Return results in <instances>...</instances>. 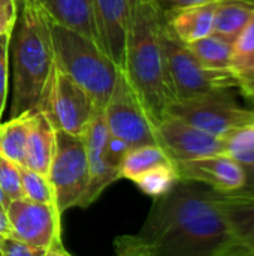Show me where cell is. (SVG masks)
<instances>
[{"label": "cell", "instance_id": "cell-1", "mask_svg": "<svg viewBox=\"0 0 254 256\" xmlns=\"http://www.w3.org/2000/svg\"><path fill=\"white\" fill-rule=\"evenodd\" d=\"M118 256H232V237L213 188L180 178L153 200L135 234L114 238Z\"/></svg>", "mask_w": 254, "mask_h": 256}, {"label": "cell", "instance_id": "cell-2", "mask_svg": "<svg viewBox=\"0 0 254 256\" xmlns=\"http://www.w3.org/2000/svg\"><path fill=\"white\" fill-rule=\"evenodd\" d=\"M124 72L154 126L177 100L160 42L163 9L157 0H127Z\"/></svg>", "mask_w": 254, "mask_h": 256}, {"label": "cell", "instance_id": "cell-3", "mask_svg": "<svg viewBox=\"0 0 254 256\" xmlns=\"http://www.w3.org/2000/svg\"><path fill=\"white\" fill-rule=\"evenodd\" d=\"M9 66L12 69L10 117L40 111L54 66V50L45 10L36 0H19L10 33Z\"/></svg>", "mask_w": 254, "mask_h": 256}, {"label": "cell", "instance_id": "cell-4", "mask_svg": "<svg viewBox=\"0 0 254 256\" xmlns=\"http://www.w3.org/2000/svg\"><path fill=\"white\" fill-rule=\"evenodd\" d=\"M46 18L55 64L91 96L97 108H105L120 69L96 42L54 21L48 14Z\"/></svg>", "mask_w": 254, "mask_h": 256}, {"label": "cell", "instance_id": "cell-5", "mask_svg": "<svg viewBox=\"0 0 254 256\" xmlns=\"http://www.w3.org/2000/svg\"><path fill=\"white\" fill-rule=\"evenodd\" d=\"M160 42L166 58L172 88L177 100L202 96L207 93L238 88L231 70L205 68L174 33L168 28L163 14L160 22Z\"/></svg>", "mask_w": 254, "mask_h": 256}, {"label": "cell", "instance_id": "cell-6", "mask_svg": "<svg viewBox=\"0 0 254 256\" xmlns=\"http://www.w3.org/2000/svg\"><path fill=\"white\" fill-rule=\"evenodd\" d=\"M48 178L52 184L55 206L61 214L69 208L81 207L90 182L84 136L55 130V150Z\"/></svg>", "mask_w": 254, "mask_h": 256}, {"label": "cell", "instance_id": "cell-7", "mask_svg": "<svg viewBox=\"0 0 254 256\" xmlns=\"http://www.w3.org/2000/svg\"><path fill=\"white\" fill-rule=\"evenodd\" d=\"M168 114L177 116L220 138H226L235 129L254 122V108L241 105L232 88L175 100Z\"/></svg>", "mask_w": 254, "mask_h": 256}, {"label": "cell", "instance_id": "cell-8", "mask_svg": "<svg viewBox=\"0 0 254 256\" xmlns=\"http://www.w3.org/2000/svg\"><path fill=\"white\" fill-rule=\"evenodd\" d=\"M94 110L91 96L54 62L40 106L54 129L84 136Z\"/></svg>", "mask_w": 254, "mask_h": 256}, {"label": "cell", "instance_id": "cell-9", "mask_svg": "<svg viewBox=\"0 0 254 256\" xmlns=\"http://www.w3.org/2000/svg\"><path fill=\"white\" fill-rule=\"evenodd\" d=\"M103 114L109 134L124 141L130 148L157 142L156 126L123 69L117 74Z\"/></svg>", "mask_w": 254, "mask_h": 256}, {"label": "cell", "instance_id": "cell-10", "mask_svg": "<svg viewBox=\"0 0 254 256\" xmlns=\"http://www.w3.org/2000/svg\"><path fill=\"white\" fill-rule=\"evenodd\" d=\"M12 236L48 252V256H67L61 242V213L55 204L27 198L12 200L7 207Z\"/></svg>", "mask_w": 254, "mask_h": 256}, {"label": "cell", "instance_id": "cell-11", "mask_svg": "<svg viewBox=\"0 0 254 256\" xmlns=\"http://www.w3.org/2000/svg\"><path fill=\"white\" fill-rule=\"evenodd\" d=\"M157 142L174 162L192 160L225 152V138L205 132L186 120L166 114L156 124Z\"/></svg>", "mask_w": 254, "mask_h": 256}, {"label": "cell", "instance_id": "cell-12", "mask_svg": "<svg viewBox=\"0 0 254 256\" xmlns=\"http://www.w3.org/2000/svg\"><path fill=\"white\" fill-rule=\"evenodd\" d=\"M108 136H109V130L105 122L103 108L96 106L93 117L84 134L88 168H90V182L81 208H87L103 194L105 189H108L114 182L121 178L120 170L109 162L106 154Z\"/></svg>", "mask_w": 254, "mask_h": 256}, {"label": "cell", "instance_id": "cell-13", "mask_svg": "<svg viewBox=\"0 0 254 256\" xmlns=\"http://www.w3.org/2000/svg\"><path fill=\"white\" fill-rule=\"evenodd\" d=\"M180 178L207 184L219 192H235L246 182V168L225 153L175 162Z\"/></svg>", "mask_w": 254, "mask_h": 256}, {"label": "cell", "instance_id": "cell-14", "mask_svg": "<svg viewBox=\"0 0 254 256\" xmlns=\"http://www.w3.org/2000/svg\"><path fill=\"white\" fill-rule=\"evenodd\" d=\"M93 14L102 50L112 58L118 69L124 70L129 2L93 0Z\"/></svg>", "mask_w": 254, "mask_h": 256}, {"label": "cell", "instance_id": "cell-15", "mask_svg": "<svg viewBox=\"0 0 254 256\" xmlns=\"http://www.w3.org/2000/svg\"><path fill=\"white\" fill-rule=\"evenodd\" d=\"M217 196L229 225L232 256H254V196L219 190Z\"/></svg>", "mask_w": 254, "mask_h": 256}, {"label": "cell", "instance_id": "cell-16", "mask_svg": "<svg viewBox=\"0 0 254 256\" xmlns=\"http://www.w3.org/2000/svg\"><path fill=\"white\" fill-rule=\"evenodd\" d=\"M217 0L204 3L163 9V18L168 28L183 44L202 39L214 32V15Z\"/></svg>", "mask_w": 254, "mask_h": 256}, {"label": "cell", "instance_id": "cell-17", "mask_svg": "<svg viewBox=\"0 0 254 256\" xmlns=\"http://www.w3.org/2000/svg\"><path fill=\"white\" fill-rule=\"evenodd\" d=\"M39 6L57 22L87 36L100 46L94 24L93 0H36ZM102 48V46H100Z\"/></svg>", "mask_w": 254, "mask_h": 256}, {"label": "cell", "instance_id": "cell-18", "mask_svg": "<svg viewBox=\"0 0 254 256\" xmlns=\"http://www.w3.org/2000/svg\"><path fill=\"white\" fill-rule=\"evenodd\" d=\"M55 150V129L43 111L33 114L31 128L25 148V166L48 176Z\"/></svg>", "mask_w": 254, "mask_h": 256}, {"label": "cell", "instance_id": "cell-19", "mask_svg": "<svg viewBox=\"0 0 254 256\" xmlns=\"http://www.w3.org/2000/svg\"><path fill=\"white\" fill-rule=\"evenodd\" d=\"M229 70L247 99L254 94V15L232 44Z\"/></svg>", "mask_w": 254, "mask_h": 256}, {"label": "cell", "instance_id": "cell-20", "mask_svg": "<svg viewBox=\"0 0 254 256\" xmlns=\"http://www.w3.org/2000/svg\"><path fill=\"white\" fill-rule=\"evenodd\" d=\"M34 112H24L4 123L0 122V153L18 166H25V148Z\"/></svg>", "mask_w": 254, "mask_h": 256}, {"label": "cell", "instance_id": "cell-21", "mask_svg": "<svg viewBox=\"0 0 254 256\" xmlns=\"http://www.w3.org/2000/svg\"><path fill=\"white\" fill-rule=\"evenodd\" d=\"M254 15V0H217L214 32L235 40Z\"/></svg>", "mask_w": 254, "mask_h": 256}, {"label": "cell", "instance_id": "cell-22", "mask_svg": "<svg viewBox=\"0 0 254 256\" xmlns=\"http://www.w3.org/2000/svg\"><path fill=\"white\" fill-rule=\"evenodd\" d=\"M171 160V156L159 142L136 146L129 148L127 153L124 154L120 166V174L121 178L135 182L144 172Z\"/></svg>", "mask_w": 254, "mask_h": 256}, {"label": "cell", "instance_id": "cell-23", "mask_svg": "<svg viewBox=\"0 0 254 256\" xmlns=\"http://www.w3.org/2000/svg\"><path fill=\"white\" fill-rule=\"evenodd\" d=\"M232 44V40L217 33H211L186 45L205 68L216 70H229Z\"/></svg>", "mask_w": 254, "mask_h": 256}, {"label": "cell", "instance_id": "cell-24", "mask_svg": "<svg viewBox=\"0 0 254 256\" xmlns=\"http://www.w3.org/2000/svg\"><path fill=\"white\" fill-rule=\"evenodd\" d=\"M178 180H180V176H178L175 162L171 160L144 172L133 183H136V186L145 195L154 200L169 192Z\"/></svg>", "mask_w": 254, "mask_h": 256}, {"label": "cell", "instance_id": "cell-25", "mask_svg": "<svg viewBox=\"0 0 254 256\" xmlns=\"http://www.w3.org/2000/svg\"><path fill=\"white\" fill-rule=\"evenodd\" d=\"M225 154L243 166L254 165V122H250L225 138Z\"/></svg>", "mask_w": 254, "mask_h": 256}, {"label": "cell", "instance_id": "cell-26", "mask_svg": "<svg viewBox=\"0 0 254 256\" xmlns=\"http://www.w3.org/2000/svg\"><path fill=\"white\" fill-rule=\"evenodd\" d=\"M19 177H21V188H22L24 198L36 202L55 204L52 184L48 176L36 172L27 166H19Z\"/></svg>", "mask_w": 254, "mask_h": 256}, {"label": "cell", "instance_id": "cell-27", "mask_svg": "<svg viewBox=\"0 0 254 256\" xmlns=\"http://www.w3.org/2000/svg\"><path fill=\"white\" fill-rule=\"evenodd\" d=\"M0 188L10 200L24 198L19 177V166L0 153Z\"/></svg>", "mask_w": 254, "mask_h": 256}, {"label": "cell", "instance_id": "cell-28", "mask_svg": "<svg viewBox=\"0 0 254 256\" xmlns=\"http://www.w3.org/2000/svg\"><path fill=\"white\" fill-rule=\"evenodd\" d=\"M9 44L10 34H0V122L7 98L9 82Z\"/></svg>", "mask_w": 254, "mask_h": 256}, {"label": "cell", "instance_id": "cell-29", "mask_svg": "<svg viewBox=\"0 0 254 256\" xmlns=\"http://www.w3.org/2000/svg\"><path fill=\"white\" fill-rule=\"evenodd\" d=\"M1 256H48V252L39 248H34L13 236L3 237L0 242Z\"/></svg>", "mask_w": 254, "mask_h": 256}, {"label": "cell", "instance_id": "cell-30", "mask_svg": "<svg viewBox=\"0 0 254 256\" xmlns=\"http://www.w3.org/2000/svg\"><path fill=\"white\" fill-rule=\"evenodd\" d=\"M18 16L16 0H0V34H10Z\"/></svg>", "mask_w": 254, "mask_h": 256}, {"label": "cell", "instance_id": "cell-31", "mask_svg": "<svg viewBox=\"0 0 254 256\" xmlns=\"http://www.w3.org/2000/svg\"><path fill=\"white\" fill-rule=\"evenodd\" d=\"M246 168V182L241 189L235 190L234 194L246 195V196H254V165L244 166Z\"/></svg>", "mask_w": 254, "mask_h": 256}, {"label": "cell", "instance_id": "cell-32", "mask_svg": "<svg viewBox=\"0 0 254 256\" xmlns=\"http://www.w3.org/2000/svg\"><path fill=\"white\" fill-rule=\"evenodd\" d=\"M204 2H210V0H157V3L163 9L181 8V6H189V4H196V3H204Z\"/></svg>", "mask_w": 254, "mask_h": 256}, {"label": "cell", "instance_id": "cell-33", "mask_svg": "<svg viewBox=\"0 0 254 256\" xmlns=\"http://www.w3.org/2000/svg\"><path fill=\"white\" fill-rule=\"evenodd\" d=\"M7 236H12V226L7 218V212L0 208V238Z\"/></svg>", "mask_w": 254, "mask_h": 256}, {"label": "cell", "instance_id": "cell-34", "mask_svg": "<svg viewBox=\"0 0 254 256\" xmlns=\"http://www.w3.org/2000/svg\"><path fill=\"white\" fill-rule=\"evenodd\" d=\"M10 198L6 195V192L0 188V208H3V210H7V207H9V204H10Z\"/></svg>", "mask_w": 254, "mask_h": 256}, {"label": "cell", "instance_id": "cell-35", "mask_svg": "<svg viewBox=\"0 0 254 256\" xmlns=\"http://www.w3.org/2000/svg\"><path fill=\"white\" fill-rule=\"evenodd\" d=\"M249 100H250V104H252V106L254 108V94H252L250 98H249Z\"/></svg>", "mask_w": 254, "mask_h": 256}, {"label": "cell", "instance_id": "cell-36", "mask_svg": "<svg viewBox=\"0 0 254 256\" xmlns=\"http://www.w3.org/2000/svg\"><path fill=\"white\" fill-rule=\"evenodd\" d=\"M1 238H3V237H1ZM1 238H0V242H1ZM0 256H1V254H0Z\"/></svg>", "mask_w": 254, "mask_h": 256}, {"label": "cell", "instance_id": "cell-37", "mask_svg": "<svg viewBox=\"0 0 254 256\" xmlns=\"http://www.w3.org/2000/svg\"><path fill=\"white\" fill-rule=\"evenodd\" d=\"M16 3H19V0H16Z\"/></svg>", "mask_w": 254, "mask_h": 256}]
</instances>
